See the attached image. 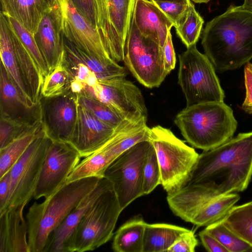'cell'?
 I'll return each mask as SVG.
<instances>
[{
	"label": "cell",
	"mask_w": 252,
	"mask_h": 252,
	"mask_svg": "<svg viewBox=\"0 0 252 252\" xmlns=\"http://www.w3.org/2000/svg\"><path fill=\"white\" fill-rule=\"evenodd\" d=\"M252 177V131L203 151L178 194L186 206L194 208L218 196L244 191Z\"/></svg>",
	"instance_id": "obj_1"
},
{
	"label": "cell",
	"mask_w": 252,
	"mask_h": 252,
	"mask_svg": "<svg viewBox=\"0 0 252 252\" xmlns=\"http://www.w3.org/2000/svg\"><path fill=\"white\" fill-rule=\"evenodd\" d=\"M201 44L219 71L245 65L252 59V10L231 4L206 24Z\"/></svg>",
	"instance_id": "obj_2"
},
{
	"label": "cell",
	"mask_w": 252,
	"mask_h": 252,
	"mask_svg": "<svg viewBox=\"0 0 252 252\" xmlns=\"http://www.w3.org/2000/svg\"><path fill=\"white\" fill-rule=\"evenodd\" d=\"M100 179L88 177L66 183L43 202L32 204L26 214L30 252H44L52 233Z\"/></svg>",
	"instance_id": "obj_3"
},
{
	"label": "cell",
	"mask_w": 252,
	"mask_h": 252,
	"mask_svg": "<svg viewBox=\"0 0 252 252\" xmlns=\"http://www.w3.org/2000/svg\"><path fill=\"white\" fill-rule=\"evenodd\" d=\"M174 123L189 143L203 151L231 138L237 127L233 110L224 101L186 106L176 115Z\"/></svg>",
	"instance_id": "obj_4"
},
{
	"label": "cell",
	"mask_w": 252,
	"mask_h": 252,
	"mask_svg": "<svg viewBox=\"0 0 252 252\" xmlns=\"http://www.w3.org/2000/svg\"><path fill=\"white\" fill-rule=\"evenodd\" d=\"M149 141L155 150L160 171V185L167 193L186 185L199 154L160 126L150 128Z\"/></svg>",
	"instance_id": "obj_5"
},
{
	"label": "cell",
	"mask_w": 252,
	"mask_h": 252,
	"mask_svg": "<svg viewBox=\"0 0 252 252\" xmlns=\"http://www.w3.org/2000/svg\"><path fill=\"white\" fill-rule=\"evenodd\" d=\"M178 84L185 95L187 106L208 102L224 101V93L215 68L196 44L179 55Z\"/></svg>",
	"instance_id": "obj_6"
},
{
	"label": "cell",
	"mask_w": 252,
	"mask_h": 252,
	"mask_svg": "<svg viewBox=\"0 0 252 252\" xmlns=\"http://www.w3.org/2000/svg\"><path fill=\"white\" fill-rule=\"evenodd\" d=\"M122 211L113 188L102 194L77 225L67 252L93 251L109 241Z\"/></svg>",
	"instance_id": "obj_7"
},
{
	"label": "cell",
	"mask_w": 252,
	"mask_h": 252,
	"mask_svg": "<svg viewBox=\"0 0 252 252\" xmlns=\"http://www.w3.org/2000/svg\"><path fill=\"white\" fill-rule=\"evenodd\" d=\"M124 62L137 81L149 88L159 86L167 75L162 47L139 32L133 17L126 41Z\"/></svg>",
	"instance_id": "obj_8"
},
{
	"label": "cell",
	"mask_w": 252,
	"mask_h": 252,
	"mask_svg": "<svg viewBox=\"0 0 252 252\" xmlns=\"http://www.w3.org/2000/svg\"><path fill=\"white\" fill-rule=\"evenodd\" d=\"M151 145L149 140L137 143L117 158L105 172L104 177L112 184L122 210L144 195L143 168Z\"/></svg>",
	"instance_id": "obj_9"
},
{
	"label": "cell",
	"mask_w": 252,
	"mask_h": 252,
	"mask_svg": "<svg viewBox=\"0 0 252 252\" xmlns=\"http://www.w3.org/2000/svg\"><path fill=\"white\" fill-rule=\"evenodd\" d=\"M136 0H94L96 28L110 57L124 61Z\"/></svg>",
	"instance_id": "obj_10"
},
{
	"label": "cell",
	"mask_w": 252,
	"mask_h": 252,
	"mask_svg": "<svg viewBox=\"0 0 252 252\" xmlns=\"http://www.w3.org/2000/svg\"><path fill=\"white\" fill-rule=\"evenodd\" d=\"M50 142L43 129L11 168L8 199L2 214L33 196Z\"/></svg>",
	"instance_id": "obj_11"
},
{
	"label": "cell",
	"mask_w": 252,
	"mask_h": 252,
	"mask_svg": "<svg viewBox=\"0 0 252 252\" xmlns=\"http://www.w3.org/2000/svg\"><path fill=\"white\" fill-rule=\"evenodd\" d=\"M79 94L107 105L127 120L147 118V109L141 91L126 77L117 78L105 84L98 82L92 86L83 84Z\"/></svg>",
	"instance_id": "obj_12"
},
{
	"label": "cell",
	"mask_w": 252,
	"mask_h": 252,
	"mask_svg": "<svg viewBox=\"0 0 252 252\" xmlns=\"http://www.w3.org/2000/svg\"><path fill=\"white\" fill-rule=\"evenodd\" d=\"M81 158L78 152L68 143L50 139L34 198H48L65 185Z\"/></svg>",
	"instance_id": "obj_13"
},
{
	"label": "cell",
	"mask_w": 252,
	"mask_h": 252,
	"mask_svg": "<svg viewBox=\"0 0 252 252\" xmlns=\"http://www.w3.org/2000/svg\"><path fill=\"white\" fill-rule=\"evenodd\" d=\"M42 123L46 136L52 140L68 143L73 135L78 116L77 95L69 91L40 99Z\"/></svg>",
	"instance_id": "obj_14"
},
{
	"label": "cell",
	"mask_w": 252,
	"mask_h": 252,
	"mask_svg": "<svg viewBox=\"0 0 252 252\" xmlns=\"http://www.w3.org/2000/svg\"><path fill=\"white\" fill-rule=\"evenodd\" d=\"M62 17V32L81 50L96 56L112 59L97 31L76 10L70 0H56Z\"/></svg>",
	"instance_id": "obj_15"
},
{
	"label": "cell",
	"mask_w": 252,
	"mask_h": 252,
	"mask_svg": "<svg viewBox=\"0 0 252 252\" xmlns=\"http://www.w3.org/2000/svg\"><path fill=\"white\" fill-rule=\"evenodd\" d=\"M116 128L103 122L78 105L75 128L68 143L78 152L81 158H85L106 143Z\"/></svg>",
	"instance_id": "obj_16"
},
{
	"label": "cell",
	"mask_w": 252,
	"mask_h": 252,
	"mask_svg": "<svg viewBox=\"0 0 252 252\" xmlns=\"http://www.w3.org/2000/svg\"><path fill=\"white\" fill-rule=\"evenodd\" d=\"M106 178L100 179L95 188L67 216L50 235L44 252H67L69 242L77 225L100 195L113 188Z\"/></svg>",
	"instance_id": "obj_17"
},
{
	"label": "cell",
	"mask_w": 252,
	"mask_h": 252,
	"mask_svg": "<svg viewBox=\"0 0 252 252\" xmlns=\"http://www.w3.org/2000/svg\"><path fill=\"white\" fill-rule=\"evenodd\" d=\"M0 118L28 126L42 121L40 101L30 107L10 79L0 63Z\"/></svg>",
	"instance_id": "obj_18"
},
{
	"label": "cell",
	"mask_w": 252,
	"mask_h": 252,
	"mask_svg": "<svg viewBox=\"0 0 252 252\" xmlns=\"http://www.w3.org/2000/svg\"><path fill=\"white\" fill-rule=\"evenodd\" d=\"M33 35L49 73L55 67L63 50L62 17L56 0L44 14Z\"/></svg>",
	"instance_id": "obj_19"
},
{
	"label": "cell",
	"mask_w": 252,
	"mask_h": 252,
	"mask_svg": "<svg viewBox=\"0 0 252 252\" xmlns=\"http://www.w3.org/2000/svg\"><path fill=\"white\" fill-rule=\"evenodd\" d=\"M132 17L139 32L162 47L174 24L151 0H136Z\"/></svg>",
	"instance_id": "obj_20"
},
{
	"label": "cell",
	"mask_w": 252,
	"mask_h": 252,
	"mask_svg": "<svg viewBox=\"0 0 252 252\" xmlns=\"http://www.w3.org/2000/svg\"><path fill=\"white\" fill-rule=\"evenodd\" d=\"M24 203L0 215V252H30Z\"/></svg>",
	"instance_id": "obj_21"
},
{
	"label": "cell",
	"mask_w": 252,
	"mask_h": 252,
	"mask_svg": "<svg viewBox=\"0 0 252 252\" xmlns=\"http://www.w3.org/2000/svg\"><path fill=\"white\" fill-rule=\"evenodd\" d=\"M65 56L85 65L96 78L98 82L105 84L119 77H126L127 72L112 59L103 58L89 54L75 46L62 34Z\"/></svg>",
	"instance_id": "obj_22"
},
{
	"label": "cell",
	"mask_w": 252,
	"mask_h": 252,
	"mask_svg": "<svg viewBox=\"0 0 252 252\" xmlns=\"http://www.w3.org/2000/svg\"><path fill=\"white\" fill-rule=\"evenodd\" d=\"M1 12L15 19L34 35L45 12L56 0H0Z\"/></svg>",
	"instance_id": "obj_23"
},
{
	"label": "cell",
	"mask_w": 252,
	"mask_h": 252,
	"mask_svg": "<svg viewBox=\"0 0 252 252\" xmlns=\"http://www.w3.org/2000/svg\"><path fill=\"white\" fill-rule=\"evenodd\" d=\"M13 31L6 15L0 14V63L12 83L30 107L36 105L32 101L23 82L15 55L12 39Z\"/></svg>",
	"instance_id": "obj_24"
},
{
	"label": "cell",
	"mask_w": 252,
	"mask_h": 252,
	"mask_svg": "<svg viewBox=\"0 0 252 252\" xmlns=\"http://www.w3.org/2000/svg\"><path fill=\"white\" fill-rule=\"evenodd\" d=\"M240 198V195L235 193L218 196L202 203L180 218L198 226H207L223 219Z\"/></svg>",
	"instance_id": "obj_25"
},
{
	"label": "cell",
	"mask_w": 252,
	"mask_h": 252,
	"mask_svg": "<svg viewBox=\"0 0 252 252\" xmlns=\"http://www.w3.org/2000/svg\"><path fill=\"white\" fill-rule=\"evenodd\" d=\"M12 31L14 51L20 73L32 102L36 104L42 97L41 91L44 78L32 57L13 30Z\"/></svg>",
	"instance_id": "obj_26"
},
{
	"label": "cell",
	"mask_w": 252,
	"mask_h": 252,
	"mask_svg": "<svg viewBox=\"0 0 252 252\" xmlns=\"http://www.w3.org/2000/svg\"><path fill=\"white\" fill-rule=\"evenodd\" d=\"M189 229L168 223H146L143 252H167L180 235Z\"/></svg>",
	"instance_id": "obj_27"
},
{
	"label": "cell",
	"mask_w": 252,
	"mask_h": 252,
	"mask_svg": "<svg viewBox=\"0 0 252 252\" xmlns=\"http://www.w3.org/2000/svg\"><path fill=\"white\" fill-rule=\"evenodd\" d=\"M146 222L142 216H136L121 225L116 231L112 248L116 252H143Z\"/></svg>",
	"instance_id": "obj_28"
},
{
	"label": "cell",
	"mask_w": 252,
	"mask_h": 252,
	"mask_svg": "<svg viewBox=\"0 0 252 252\" xmlns=\"http://www.w3.org/2000/svg\"><path fill=\"white\" fill-rule=\"evenodd\" d=\"M43 130L42 121L39 122L6 146L0 149V178L11 169Z\"/></svg>",
	"instance_id": "obj_29"
},
{
	"label": "cell",
	"mask_w": 252,
	"mask_h": 252,
	"mask_svg": "<svg viewBox=\"0 0 252 252\" xmlns=\"http://www.w3.org/2000/svg\"><path fill=\"white\" fill-rule=\"evenodd\" d=\"M73 78L65 62L63 47L62 55L55 67L44 80L42 96L52 97L70 91V85Z\"/></svg>",
	"instance_id": "obj_30"
},
{
	"label": "cell",
	"mask_w": 252,
	"mask_h": 252,
	"mask_svg": "<svg viewBox=\"0 0 252 252\" xmlns=\"http://www.w3.org/2000/svg\"><path fill=\"white\" fill-rule=\"evenodd\" d=\"M220 221L252 246V201L234 206Z\"/></svg>",
	"instance_id": "obj_31"
},
{
	"label": "cell",
	"mask_w": 252,
	"mask_h": 252,
	"mask_svg": "<svg viewBox=\"0 0 252 252\" xmlns=\"http://www.w3.org/2000/svg\"><path fill=\"white\" fill-rule=\"evenodd\" d=\"M203 24V18L190 0L186 14L175 27L177 34L187 48L196 44Z\"/></svg>",
	"instance_id": "obj_32"
},
{
	"label": "cell",
	"mask_w": 252,
	"mask_h": 252,
	"mask_svg": "<svg viewBox=\"0 0 252 252\" xmlns=\"http://www.w3.org/2000/svg\"><path fill=\"white\" fill-rule=\"evenodd\" d=\"M77 100L79 106L87 110L103 122L114 128L117 127L127 120L119 112L97 100L78 94Z\"/></svg>",
	"instance_id": "obj_33"
},
{
	"label": "cell",
	"mask_w": 252,
	"mask_h": 252,
	"mask_svg": "<svg viewBox=\"0 0 252 252\" xmlns=\"http://www.w3.org/2000/svg\"><path fill=\"white\" fill-rule=\"evenodd\" d=\"M215 237L228 252H252V246L240 238L221 221L206 226L204 229Z\"/></svg>",
	"instance_id": "obj_34"
},
{
	"label": "cell",
	"mask_w": 252,
	"mask_h": 252,
	"mask_svg": "<svg viewBox=\"0 0 252 252\" xmlns=\"http://www.w3.org/2000/svg\"><path fill=\"white\" fill-rule=\"evenodd\" d=\"M6 16L14 32L39 66L45 79L49 71L46 63L36 43L33 34L15 19L7 15Z\"/></svg>",
	"instance_id": "obj_35"
},
{
	"label": "cell",
	"mask_w": 252,
	"mask_h": 252,
	"mask_svg": "<svg viewBox=\"0 0 252 252\" xmlns=\"http://www.w3.org/2000/svg\"><path fill=\"white\" fill-rule=\"evenodd\" d=\"M159 184L160 171L156 153L152 144L143 168V190L144 195L151 193Z\"/></svg>",
	"instance_id": "obj_36"
},
{
	"label": "cell",
	"mask_w": 252,
	"mask_h": 252,
	"mask_svg": "<svg viewBox=\"0 0 252 252\" xmlns=\"http://www.w3.org/2000/svg\"><path fill=\"white\" fill-rule=\"evenodd\" d=\"M33 125L28 126L0 118V149L6 146Z\"/></svg>",
	"instance_id": "obj_37"
},
{
	"label": "cell",
	"mask_w": 252,
	"mask_h": 252,
	"mask_svg": "<svg viewBox=\"0 0 252 252\" xmlns=\"http://www.w3.org/2000/svg\"><path fill=\"white\" fill-rule=\"evenodd\" d=\"M154 2L172 21L174 27H175L183 19L189 9V2L182 3L167 1H156Z\"/></svg>",
	"instance_id": "obj_38"
},
{
	"label": "cell",
	"mask_w": 252,
	"mask_h": 252,
	"mask_svg": "<svg viewBox=\"0 0 252 252\" xmlns=\"http://www.w3.org/2000/svg\"><path fill=\"white\" fill-rule=\"evenodd\" d=\"M197 245L194 233L189 230L180 235L167 252H194Z\"/></svg>",
	"instance_id": "obj_39"
},
{
	"label": "cell",
	"mask_w": 252,
	"mask_h": 252,
	"mask_svg": "<svg viewBox=\"0 0 252 252\" xmlns=\"http://www.w3.org/2000/svg\"><path fill=\"white\" fill-rule=\"evenodd\" d=\"M70 0L77 11L96 30L94 0Z\"/></svg>",
	"instance_id": "obj_40"
},
{
	"label": "cell",
	"mask_w": 252,
	"mask_h": 252,
	"mask_svg": "<svg viewBox=\"0 0 252 252\" xmlns=\"http://www.w3.org/2000/svg\"><path fill=\"white\" fill-rule=\"evenodd\" d=\"M162 49L164 69L168 75L174 69L176 63L171 31H169L168 32Z\"/></svg>",
	"instance_id": "obj_41"
},
{
	"label": "cell",
	"mask_w": 252,
	"mask_h": 252,
	"mask_svg": "<svg viewBox=\"0 0 252 252\" xmlns=\"http://www.w3.org/2000/svg\"><path fill=\"white\" fill-rule=\"evenodd\" d=\"M244 67V82L246 96L242 105V109L249 114H252V63L248 62Z\"/></svg>",
	"instance_id": "obj_42"
},
{
	"label": "cell",
	"mask_w": 252,
	"mask_h": 252,
	"mask_svg": "<svg viewBox=\"0 0 252 252\" xmlns=\"http://www.w3.org/2000/svg\"><path fill=\"white\" fill-rule=\"evenodd\" d=\"M199 236L206 250L210 252H228L227 250L213 236L204 229L200 231Z\"/></svg>",
	"instance_id": "obj_43"
},
{
	"label": "cell",
	"mask_w": 252,
	"mask_h": 252,
	"mask_svg": "<svg viewBox=\"0 0 252 252\" xmlns=\"http://www.w3.org/2000/svg\"><path fill=\"white\" fill-rule=\"evenodd\" d=\"M10 170L0 178V214L6 207L9 193Z\"/></svg>",
	"instance_id": "obj_44"
},
{
	"label": "cell",
	"mask_w": 252,
	"mask_h": 252,
	"mask_svg": "<svg viewBox=\"0 0 252 252\" xmlns=\"http://www.w3.org/2000/svg\"><path fill=\"white\" fill-rule=\"evenodd\" d=\"M242 6L246 9L252 10V0H244Z\"/></svg>",
	"instance_id": "obj_45"
},
{
	"label": "cell",
	"mask_w": 252,
	"mask_h": 252,
	"mask_svg": "<svg viewBox=\"0 0 252 252\" xmlns=\"http://www.w3.org/2000/svg\"><path fill=\"white\" fill-rule=\"evenodd\" d=\"M152 1H167L177 2L188 3L190 0H151Z\"/></svg>",
	"instance_id": "obj_46"
},
{
	"label": "cell",
	"mask_w": 252,
	"mask_h": 252,
	"mask_svg": "<svg viewBox=\"0 0 252 252\" xmlns=\"http://www.w3.org/2000/svg\"><path fill=\"white\" fill-rule=\"evenodd\" d=\"M191 1L198 3H207L210 0H190Z\"/></svg>",
	"instance_id": "obj_47"
}]
</instances>
